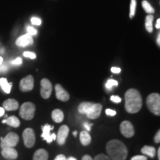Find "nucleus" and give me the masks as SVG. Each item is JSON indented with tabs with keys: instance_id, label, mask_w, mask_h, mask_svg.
Segmentation results:
<instances>
[{
	"instance_id": "f257e3e1",
	"label": "nucleus",
	"mask_w": 160,
	"mask_h": 160,
	"mask_svg": "<svg viewBox=\"0 0 160 160\" xmlns=\"http://www.w3.org/2000/svg\"><path fill=\"white\" fill-rule=\"evenodd\" d=\"M125 110L129 113H137L142 108V99L137 89L131 88L126 91L125 95Z\"/></svg>"
},
{
	"instance_id": "f03ea898",
	"label": "nucleus",
	"mask_w": 160,
	"mask_h": 160,
	"mask_svg": "<svg viewBox=\"0 0 160 160\" xmlns=\"http://www.w3.org/2000/svg\"><path fill=\"white\" fill-rule=\"evenodd\" d=\"M106 151L112 160H126L128 149L125 144L117 139L109 141L106 145Z\"/></svg>"
},
{
	"instance_id": "7ed1b4c3",
	"label": "nucleus",
	"mask_w": 160,
	"mask_h": 160,
	"mask_svg": "<svg viewBox=\"0 0 160 160\" xmlns=\"http://www.w3.org/2000/svg\"><path fill=\"white\" fill-rule=\"evenodd\" d=\"M102 106L101 104H95L84 102L78 107V111L82 114H86L91 119H96L101 114Z\"/></svg>"
},
{
	"instance_id": "20e7f679",
	"label": "nucleus",
	"mask_w": 160,
	"mask_h": 160,
	"mask_svg": "<svg viewBox=\"0 0 160 160\" xmlns=\"http://www.w3.org/2000/svg\"><path fill=\"white\" fill-rule=\"evenodd\" d=\"M147 105L149 111L154 115H160V96L159 93H153L147 98Z\"/></svg>"
},
{
	"instance_id": "39448f33",
	"label": "nucleus",
	"mask_w": 160,
	"mask_h": 160,
	"mask_svg": "<svg viewBox=\"0 0 160 160\" xmlns=\"http://www.w3.org/2000/svg\"><path fill=\"white\" fill-rule=\"evenodd\" d=\"M36 107L34 104L30 102L23 103L19 108V116L25 120H31L35 114Z\"/></svg>"
},
{
	"instance_id": "423d86ee",
	"label": "nucleus",
	"mask_w": 160,
	"mask_h": 160,
	"mask_svg": "<svg viewBox=\"0 0 160 160\" xmlns=\"http://www.w3.org/2000/svg\"><path fill=\"white\" fill-rule=\"evenodd\" d=\"M19 136L17 133H8L5 138H1V147L2 148H14L19 142Z\"/></svg>"
},
{
	"instance_id": "0eeeda50",
	"label": "nucleus",
	"mask_w": 160,
	"mask_h": 160,
	"mask_svg": "<svg viewBox=\"0 0 160 160\" xmlns=\"http://www.w3.org/2000/svg\"><path fill=\"white\" fill-rule=\"evenodd\" d=\"M22 137L24 140V144L27 148H32L33 147L35 144L36 137L35 133L33 129L27 128L23 131Z\"/></svg>"
},
{
	"instance_id": "6e6552de",
	"label": "nucleus",
	"mask_w": 160,
	"mask_h": 160,
	"mask_svg": "<svg viewBox=\"0 0 160 160\" xmlns=\"http://www.w3.org/2000/svg\"><path fill=\"white\" fill-rule=\"evenodd\" d=\"M40 85H41L40 93H41L42 97L45 99H48L51 97L52 90H53L51 82L48 79H42Z\"/></svg>"
},
{
	"instance_id": "1a4fd4ad",
	"label": "nucleus",
	"mask_w": 160,
	"mask_h": 160,
	"mask_svg": "<svg viewBox=\"0 0 160 160\" xmlns=\"http://www.w3.org/2000/svg\"><path fill=\"white\" fill-rule=\"evenodd\" d=\"M120 131L124 137L126 138H131L134 135V128L131 122L124 121L120 125Z\"/></svg>"
},
{
	"instance_id": "9d476101",
	"label": "nucleus",
	"mask_w": 160,
	"mask_h": 160,
	"mask_svg": "<svg viewBox=\"0 0 160 160\" xmlns=\"http://www.w3.org/2000/svg\"><path fill=\"white\" fill-rule=\"evenodd\" d=\"M34 85V79L33 76L29 75L28 77L23 78L19 82V89L22 92L31 91L33 88Z\"/></svg>"
},
{
	"instance_id": "9b49d317",
	"label": "nucleus",
	"mask_w": 160,
	"mask_h": 160,
	"mask_svg": "<svg viewBox=\"0 0 160 160\" xmlns=\"http://www.w3.org/2000/svg\"><path fill=\"white\" fill-rule=\"evenodd\" d=\"M68 133L69 128L67 125H62L60 127L59 131H58L57 138H56V140H57V143L59 145H62L65 144V140L67 139L68 135Z\"/></svg>"
},
{
	"instance_id": "f8f14e48",
	"label": "nucleus",
	"mask_w": 160,
	"mask_h": 160,
	"mask_svg": "<svg viewBox=\"0 0 160 160\" xmlns=\"http://www.w3.org/2000/svg\"><path fill=\"white\" fill-rule=\"evenodd\" d=\"M55 90H56V97L60 101L66 102L70 99V95L65 89L62 87L61 85L57 84L55 86Z\"/></svg>"
},
{
	"instance_id": "ddd939ff",
	"label": "nucleus",
	"mask_w": 160,
	"mask_h": 160,
	"mask_svg": "<svg viewBox=\"0 0 160 160\" xmlns=\"http://www.w3.org/2000/svg\"><path fill=\"white\" fill-rule=\"evenodd\" d=\"M33 40L32 36L28 33H26L25 35H22V37L18 38L16 41V45L19 47H26L28 45H31L33 44Z\"/></svg>"
},
{
	"instance_id": "4468645a",
	"label": "nucleus",
	"mask_w": 160,
	"mask_h": 160,
	"mask_svg": "<svg viewBox=\"0 0 160 160\" xmlns=\"http://www.w3.org/2000/svg\"><path fill=\"white\" fill-rule=\"evenodd\" d=\"M3 108L5 111H16L19 108V103L17 100L13 99H8L3 102Z\"/></svg>"
},
{
	"instance_id": "2eb2a0df",
	"label": "nucleus",
	"mask_w": 160,
	"mask_h": 160,
	"mask_svg": "<svg viewBox=\"0 0 160 160\" xmlns=\"http://www.w3.org/2000/svg\"><path fill=\"white\" fill-rule=\"evenodd\" d=\"M2 155L6 159H16L18 157V153L13 148H5L2 151Z\"/></svg>"
},
{
	"instance_id": "dca6fc26",
	"label": "nucleus",
	"mask_w": 160,
	"mask_h": 160,
	"mask_svg": "<svg viewBox=\"0 0 160 160\" xmlns=\"http://www.w3.org/2000/svg\"><path fill=\"white\" fill-rule=\"evenodd\" d=\"M51 127L48 124H46V125L42 126V134L41 137L48 143H51L52 141H53V136L51 133Z\"/></svg>"
},
{
	"instance_id": "f3484780",
	"label": "nucleus",
	"mask_w": 160,
	"mask_h": 160,
	"mask_svg": "<svg viewBox=\"0 0 160 160\" xmlns=\"http://www.w3.org/2000/svg\"><path fill=\"white\" fill-rule=\"evenodd\" d=\"M48 153L45 149H39L34 153L33 160H48Z\"/></svg>"
},
{
	"instance_id": "a211bd4d",
	"label": "nucleus",
	"mask_w": 160,
	"mask_h": 160,
	"mask_svg": "<svg viewBox=\"0 0 160 160\" xmlns=\"http://www.w3.org/2000/svg\"><path fill=\"white\" fill-rule=\"evenodd\" d=\"M2 123H6L7 125L13 128H18L20 125V121L17 117L15 116H11V117H8L6 119L2 120Z\"/></svg>"
},
{
	"instance_id": "6ab92c4d",
	"label": "nucleus",
	"mask_w": 160,
	"mask_h": 160,
	"mask_svg": "<svg viewBox=\"0 0 160 160\" xmlns=\"http://www.w3.org/2000/svg\"><path fill=\"white\" fill-rule=\"evenodd\" d=\"M79 140L81 142L82 145H88L91 142V135L89 134L88 131H83L80 133L79 136Z\"/></svg>"
},
{
	"instance_id": "aec40b11",
	"label": "nucleus",
	"mask_w": 160,
	"mask_h": 160,
	"mask_svg": "<svg viewBox=\"0 0 160 160\" xmlns=\"http://www.w3.org/2000/svg\"><path fill=\"white\" fill-rule=\"evenodd\" d=\"M52 119L57 123H60L63 121L64 119V113L60 109H56L53 111L51 114Z\"/></svg>"
},
{
	"instance_id": "412c9836",
	"label": "nucleus",
	"mask_w": 160,
	"mask_h": 160,
	"mask_svg": "<svg viewBox=\"0 0 160 160\" xmlns=\"http://www.w3.org/2000/svg\"><path fill=\"white\" fill-rule=\"evenodd\" d=\"M12 83L8 82L5 78H1L0 79V87L3 90V91L6 93H10L11 91Z\"/></svg>"
},
{
	"instance_id": "4be33fe9",
	"label": "nucleus",
	"mask_w": 160,
	"mask_h": 160,
	"mask_svg": "<svg viewBox=\"0 0 160 160\" xmlns=\"http://www.w3.org/2000/svg\"><path fill=\"white\" fill-rule=\"evenodd\" d=\"M141 151H142V153H143V154L148 156V157H151V158L154 157L155 155H156L155 148L152 147V146H148V145L144 146L142 148Z\"/></svg>"
},
{
	"instance_id": "5701e85b",
	"label": "nucleus",
	"mask_w": 160,
	"mask_h": 160,
	"mask_svg": "<svg viewBox=\"0 0 160 160\" xmlns=\"http://www.w3.org/2000/svg\"><path fill=\"white\" fill-rule=\"evenodd\" d=\"M153 17L151 14L148 15L147 17H146L145 28L149 33H151V32L153 31Z\"/></svg>"
},
{
	"instance_id": "b1692460",
	"label": "nucleus",
	"mask_w": 160,
	"mask_h": 160,
	"mask_svg": "<svg viewBox=\"0 0 160 160\" xmlns=\"http://www.w3.org/2000/svg\"><path fill=\"white\" fill-rule=\"evenodd\" d=\"M142 5L143 8L145 11L146 13H150V14L154 13V9H153V8L152 7V6L150 5V4L147 1L144 0V1H142Z\"/></svg>"
},
{
	"instance_id": "393cba45",
	"label": "nucleus",
	"mask_w": 160,
	"mask_h": 160,
	"mask_svg": "<svg viewBox=\"0 0 160 160\" xmlns=\"http://www.w3.org/2000/svg\"><path fill=\"white\" fill-rule=\"evenodd\" d=\"M136 7H137V2H136V0H131V8H130V17L131 18L134 17Z\"/></svg>"
},
{
	"instance_id": "a878e982",
	"label": "nucleus",
	"mask_w": 160,
	"mask_h": 160,
	"mask_svg": "<svg viewBox=\"0 0 160 160\" xmlns=\"http://www.w3.org/2000/svg\"><path fill=\"white\" fill-rule=\"evenodd\" d=\"M117 85H118L117 81H116V80H113V79H109L108 81L107 82V83H106L105 87L107 89L111 90L113 86H117Z\"/></svg>"
},
{
	"instance_id": "bb28decb",
	"label": "nucleus",
	"mask_w": 160,
	"mask_h": 160,
	"mask_svg": "<svg viewBox=\"0 0 160 160\" xmlns=\"http://www.w3.org/2000/svg\"><path fill=\"white\" fill-rule=\"evenodd\" d=\"M93 160H111V159H110V158L108 157V156L103 154V153H100V154H98L97 156H96L95 158Z\"/></svg>"
},
{
	"instance_id": "cd10ccee",
	"label": "nucleus",
	"mask_w": 160,
	"mask_h": 160,
	"mask_svg": "<svg viewBox=\"0 0 160 160\" xmlns=\"http://www.w3.org/2000/svg\"><path fill=\"white\" fill-rule=\"evenodd\" d=\"M23 56L25 57L30 58V59H34L35 58L37 57V56H36V54H35L34 53H33V52H30V51L24 52Z\"/></svg>"
},
{
	"instance_id": "c85d7f7f",
	"label": "nucleus",
	"mask_w": 160,
	"mask_h": 160,
	"mask_svg": "<svg viewBox=\"0 0 160 160\" xmlns=\"http://www.w3.org/2000/svg\"><path fill=\"white\" fill-rule=\"evenodd\" d=\"M27 31H28V33L31 36H35L37 35V30H36L34 28L31 27V26H28V27L27 28Z\"/></svg>"
},
{
	"instance_id": "c756f323",
	"label": "nucleus",
	"mask_w": 160,
	"mask_h": 160,
	"mask_svg": "<svg viewBox=\"0 0 160 160\" xmlns=\"http://www.w3.org/2000/svg\"><path fill=\"white\" fill-rule=\"evenodd\" d=\"M31 23L34 25H40L42 23L41 19L37 17H33L31 19Z\"/></svg>"
},
{
	"instance_id": "7c9ffc66",
	"label": "nucleus",
	"mask_w": 160,
	"mask_h": 160,
	"mask_svg": "<svg viewBox=\"0 0 160 160\" xmlns=\"http://www.w3.org/2000/svg\"><path fill=\"white\" fill-rule=\"evenodd\" d=\"M22 59L20 57H18L15 60L11 62V64L13 65H22Z\"/></svg>"
},
{
	"instance_id": "2f4dec72",
	"label": "nucleus",
	"mask_w": 160,
	"mask_h": 160,
	"mask_svg": "<svg viewBox=\"0 0 160 160\" xmlns=\"http://www.w3.org/2000/svg\"><path fill=\"white\" fill-rule=\"evenodd\" d=\"M111 100L115 103H119V102H121V101H122L121 98H120L119 97H118V96H112V97H111Z\"/></svg>"
},
{
	"instance_id": "473e14b6",
	"label": "nucleus",
	"mask_w": 160,
	"mask_h": 160,
	"mask_svg": "<svg viewBox=\"0 0 160 160\" xmlns=\"http://www.w3.org/2000/svg\"><path fill=\"white\" fill-rule=\"evenodd\" d=\"M131 160H147V157L145 156L142 155H137L135 157H132Z\"/></svg>"
},
{
	"instance_id": "72a5a7b5",
	"label": "nucleus",
	"mask_w": 160,
	"mask_h": 160,
	"mask_svg": "<svg viewBox=\"0 0 160 160\" xmlns=\"http://www.w3.org/2000/svg\"><path fill=\"white\" fill-rule=\"evenodd\" d=\"M105 113L108 116H112V117L117 114V112H116L115 111H113V110H111V109H107L105 111Z\"/></svg>"
},
{
	"instance_id": "f704fd0d",
	"label": "nucleus",
	"mask_w": 160,
	"mask_h": 160,
	"mask_svg": "<svg viewBox=\"0 0 160 160\" xmlns=\"http://www.w3.org/2000/svg\"><path fill=\"white\" fill-rule=\"evenodd\" d=\"M8 71V66L6 65H2V64L1 65H0V73H5Z\"/></svg>"
},
{
	"instance_id": "c9c22d12",
	"label": "nucleus",
	"mask_w": 160,
	"mask_h": 160,
	"mask_svg": "<svg viewBox=\"0 0 160 160\" xmlns=\"http://www.w3.org/2000/svg\"><path fill=\"white\" fill-rule=\"evenodd\" d=\"M154 141L156 143H159L160 142V131H158L154 137Z\"/></svg>"
},
{
	"instance_id": "e433bc0d",
	"label": "nucleus",
	"mask_w": 160,
	"mask_h": 160,
	"mask_svg": "<svg viewBox=\"0 0 160 160\" xmlns=\"http://www.w3.org/2000/svg\"><path fill=\"white\" fill-rule=\"evenodd\" d=\"M111 71L114 73H119L121 72V69L119 68H116V67H113L111 68Z\"/></svg>"
},
{
	"instance_id": "4c0bfd02",
	"label": "nucleus",
	"mask_w": 160,
	"mask_h": 160,
	"mask_svg": "<svg viewBox=\"0 0 160 160\" xmlns=\"http://www.w3.org/2000/svg\"><path fill=\"white\" fill-rule=\"evenodd\" d=\"M93 125V124H88V122H85L84 123V127L85 128L87 131H91V127Z\"/></svg>"
},
{
	"instance_id": "58836bf2",
	"label": "nucleus",
	"mask_w": 160,
	"mask_h": 160,
	"mask_svg": "<svg viewBox=\"0 0 160 160\" xmlns=\"http://www.w3.org/2000/svg\"><path fill=\"white\" fill-rule=\"evenodd\" d=\"M54 160H67V159H66V157L63 154H59L55 158Z\"/></svg>"
},
{
	"instance_id": "ea45409f",
	"label": "nucleus",
	"mask_w": 160,
	"mask_h": 160,
	"mask_svg": "<svg viewBox=\"0 0 160 160\" xmlns=\"http://www.w3.org/2000/svg\"><path fill=\"white\" fill-rule=\"evenodd\" d=\"M82 160H93V159H92V158H91V156L85 155L82 157Z\"/></svg>"
},
{
	"instance_id": "a19ab883",
	"label": "nucleus",
	"mask_w": 160,
	"mask_h": 160,
	"mask_svg": "<svg viewBox=\"0 0 160 160\" xmlns=\"http://www.w3.org/2000/svg\"><path fill=\"white\" fill-rule=\"evenodd\" d=\"M5 114V109L3 108L0 107V117H2Z\"/></svg>"
},
{
	"instance_id": "79ce46f5",
	"label": "nucleus",
	"mask_w": 160,
	"mask_h": 160,
	"mask_svg": "<svg viewBox=\"0 0 160 160\" xmlns=\"http://www.w3.org/2000/svg\"><path fill=\"white\" fill-rule=\"evenodd\" d=\"M156 28H157V29H159L160 28V19H157V24H156Z\"/></svg>"
},
{
	"instance_id": "37998d69",
	"label": "nucleus",
	"mask_w": 160,
	"mask_h": 160,
	"mask_svg": "<svg viewBox=\"0 0 160 160\" xmlns=\"http://www.w3.org/2000/svg\"><path fill=\"white\" fill-rule=\"evenodd\" d=\"M157 44L158 45H160V33L158 34V37H157Z\"/></svg>"
},
{
	"instance_id": "c03bdc74",
	"label": "nucleus",
	"mask_w": 160,
	"mask_h": 160,
	"mask_svg": "<svg viewBox=\"0 0 160 160\" xmlns=\"http://www.w3.org/2000/svg\"><path fill=\"white\" fill-rule=\"evenodd\" d=\"M157 153H158V159H159V160H160V148H159V149H158Z\"/></svg>"
},
{
	"instance_id": "a18cd8bd",
	"label": "nucleus",
	"mask_w": 160,
	"mask_h": 160,
	"mask_svg": "<svg viewBox=\"0 0 160 160\" xmlns=\"http://www.w3.org/2000/svg\"><path fill=\"white\" fill-rule=\"evenodd\" d=\"M2 62H3V58L2 57H0V65L2 64Z\"/></svg>"
},
{
	"instance_id": "49530a36",
	"label": "nucleus",
	"mask_w": 160,
	"mask_h": 160,
	"mask_svg": "<svg viewBox=\"0 0 160 160\" xmlns=\"http://www.w3.org/2000/svg\"><path fill=\"white\" fill-rule=\"evenodd\" d=\"M52 136H53V140H55L56 138H57V136H56L55 133H52Z\"/></svg>"
},
{
	"instance_id": "de8ad7c7",
	"label": "nucleus",
	"mask_w": 160,
	"mask_h": 160,
	"mask_svg": "<svg viewBox=\"0 0 160 160\" xmlns=\"http://www.w3.org/2000/svg\"><path fill=\"white\" fill-rule=\"evenodd\" d=\"M67 160H77V159H75L74 157H69L68 159H67Z\"/></svg>"
},
{
	"instance_id": "09e8293b",
	"label": "nucleus",
	"mask_w": 160,
	"mask_h": 160,
	"mask_svg": "<svg viewBox=\"0 0 160 160\" xmlns=\"http://www.w3.org/2000/svg\"><path fill=\"white\" fill-rule=\"evenodd\" d=\"M73 134L74 135V137H76V136H77V131H73Z\"/></svg>"
}]
</instances>
